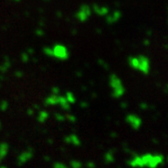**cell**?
<instances>
[{"instance_id": "obj_2", "label": "cell", "mask_w": 168, "mask_h": 168, "mask_svg": "<svg viewBox=\"0 0 168 168\" xmlns=\"http://www.w3.org/2000/svg\"><path fill=\"white\" fill-rule=\"evenodd\" d=\"M121 17V13L120 11H115L113 14L111 15H106V22H108L109 23H116L118 20Z\"/></svg>"}, {"instance_id": "obj_3", "label": "cell", "mask_w": 168, "mask_h": 168, "mask_svg": "<svg viewBox=\"0 0 168 168\" xmlns=\"http://www.w3.org/2000/svg\"><path fill=\"white\" fill-rule=\"evenodd\" d=\"M94 11L95 13H97L98 15H108V9L106 7H99L97 5L94 6Z\"/></svg>"}, {"instance_id": "obj_1", "label": "cell", "mask_w": 168, "mask_h": 168, "mask_svg": "<svg viewBox=\"0 0 168 168\" xmlns=\"http://www.w3.org/2000/svg\"><path fill=\"white\" fill-rule=\"evenodd\" d=\"M91 14V9L89 6H87V5H83V6H81L79 9L78 12L76 13V17H77V19L79 22L83 23L90 18Z\"/></svg>"}]
</instances>
